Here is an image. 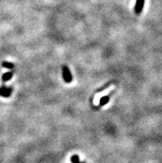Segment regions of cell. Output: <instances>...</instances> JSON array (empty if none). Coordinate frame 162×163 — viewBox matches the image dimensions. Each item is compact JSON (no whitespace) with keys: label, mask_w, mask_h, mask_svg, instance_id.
Instances as JSON below:
<instances>
[{"label":"cell","mask_w":162,"mask_h":163,"mask_svg":"<svg viewBox=\"0 0 162 163\" xmlns=\"http://www.w3.org/2000/svg\"><path fill=\"white\" fill-rule=\"evenodd\" d=\"M76 163H84V162H76Z\"/></svg>","instance_id":"cell-8"},{"label":"cell","mask_w":162,"mask_h":163,"mask_svg":"<svg viewBox=\"0 0 162 163\" xmlns=\"http://www.w3.org/2000/svg\"><path fill=\"white\" fill-rule=\"evenodd\" d=\"M62 75H63V79L66 83H70L72 81L73 78H72V75L70 73V70L68 68V66L64 65L62 67Z\"/></svg>","instance_id":"cell-1"},{"label":"cell","mask_w":162,"mask_h":163,"mask_svg":"<svg viewBox=\"0 0 162 163\" xmlns=\"http://www.w3.org/2000/svg\"><path fill=\"white\" fill-rule=\"evenodd\" d=\"M70 161H71V162L72 163L79 162H80V157H79L78 155H74V156H72V157H71Z\"/></svg>","instance_id":"cell-7"},{"label":"cell","mask_w":162,"mask_h":163,"mask_svg":"<svg viewBox=\"0 0 162 163\" xmlns=\"http://www.w3.org/2000/svg\"><path fill=\"white\" fill-rule=\"evenodd\" d=\"M145 0H137L136 3H135V8H134V11L135 13L139 15L141 12H142V9L144 8Z\"/></svg>","instance_id":"cell-2"},{"label":"cell","mask_w":162,"mask_h":163,"mask_svg":"<svg viewBox=\"0 0 162 163\" xmlns=\"http://www.w3.org/2000/svg\"><path fill=\"white\" fill-rule=\"evenodd\" d=\"M3 66L5 67V68H8V69H12L14 67V65L12 63H10V62H3Z\"/></svg>","instance_id":"cell-6"},{"label":"cell","mask_w":162,"mask_h":163,"mask_svg":"<svg viewBox=\"0 0 162 163\" xmlns=\"http://www.w3.org/2000/svg\"><path fill=\"white\" fill-rule=\"evenodd\" d=\"M13 76V72L12 71H10V72H7L5 74H3V76H2V80L3 82L8 81L9 80H11V78Z\"/></svg>","instance_id":"cell-5"},{"label":"cell","mask_w":162,"mask_h":163,"mask_svg":"<svg viewBox=\"0 0 162 163\" xmlns=\"http://www.w3.org/2000/svg\"><path fill=\"white\" fill-rule=\"evenodd\" d=\"M12 94V89L10 88H7L3 86L0 88V95L4 97V98H8Z\"/></svg>","instance_id":"cell-3"},{"label":"cell","mask_w":162,"mask_h":163,"mask_svg":"<svg viewBox=\"0 0 162 163\" xmlns=\"http://www.w3.org/2000/svg\"><path fill=\"white\" fill-rule=\"evenodd\" d=\"M113 94V92L111 94H108V95H106V96L102 97V98L100 99V101H99V105H100V106H104L105 105H107V104L108 103L110 97H111V95H112Z\"/></svg>","instance_id":"cell-4"}]
</instances>
